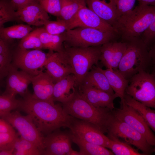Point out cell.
<instances>
[{"label":"cell","instance_id":"1","mask_svg":"<svg viewBox=\"0 0 155 155\" xmlns=\"http://www.w3.org/2000/svg\"><path fill=\"white\" fill-rule=\"evenodd\" d=\"M28 115L39 131L47 135L60 128H69L74 117L64 110L62 104H53L33 98L29 93L18 109Z\"/></svg>","mask_w":155,"mask_h":155},{"label":"cell","instance_id":"2","mask_svg":"<svg viewBox=\"0 0 155 155\" xmlns=\"http://www.w3.org/2000/svg\"><path fill=\"white\" fill-rule=\"evenodd\" d=\"M125 49L118 70L129 80L142 71H148L152 65L149 49L140 37L121 38Z\"/></svg>","mask_w":155,"mask_h":155},{"label":"cell","instance_id":"3","mask_svg":"<svg viewBox=\"0 0 155 155\" xmlns=\"http://www.w3.org/2000/svg\"><path fill=\"white\" fill-rule=\"evenodd\" d=\"M65 111L76 118L92 123L97 127L104 133L107 128L112 111L106 107H98L87 101L80 94L78 89L72 98L62 104Z\"/></svg>","mask_w":155,"mask_h":155},{"label":"cell","instance_id":"4","mask_svg":"<svg viewBox=\"0 0 155 155\" xmlns=\"http://www.w3.org/2000/svg\"><path fill=\"white\" fill-rule=\"evenodd\" d=\"M101 46L86 47L64 46L62 52L71 67L77 88L93 66L98 65L100 61Z\"/></svg>","mask_w":155,"mask_h":155},{"label":"cell","instance_id":"5","mask_svg":"<svg viewBox=\"0 0 155 155\" xmlns=\"http://www.w3.org/2000/svg\"><path fill=\"white\" fill-rule=\"evenodd\" d=\"M155 6L139 3L130 11L121 16L115 29L121 38L141 37L150 25Z\"/></svg>","mask_w":155,"mask_h":155},{"label":"cell","instance_id":"6","mask_svg":"<svg viewBox=\"0 0 155 155\" xmlns=\"http://www.w3.org/2000/svg\"><path fill=\"white\" fill-rule=\"evenodd\" d=\"M64 46L86 47L101 46L115 40L119 36L116 32H104L85 27H78L67 30L63 34Z\"/></svg>","mask_w":155,"mask_h":155},{"label":"cell","instance_id":"7","mask_svg":"<svg viewBox=\"0 0 155 155\" xmlns=\"http://www.w3.org/2000/svg\"><path fill=\"white\" fill-rule=\"evenodd\" d=\"M144 105L155 109V71H142L129 80L125 92Z\"/></svg>","mask_w":155,"mask_h":155},{"label":"cell","instance_id":"8","mask_svg":"<svg viewBox=\"0 0 155 155\" xmlns=\"http://www.w3.org/2000/svg\"><path fill=\"white\" fill-rule=\"evenodd\" d=\"M107 136H112L135 146L145 155H151L154 147L150 145L144 137L125 122L112 114L107 128Z\"/></svg>","mask_w":155,"mask_h":155},{"label":"cell","instance_id":"9","mask_svg":"<svg viewBox=\"0 0 155 155\" xmlns=\"http://www.w3.org/2000/svg\"><path fill=\"white\" fill-rule=\"evenodd\" d=\"M1 118L16 129L21 137L36 145L42 155L44 150V135L39 131L29 116L23 115L18 111H16Z\"/></svg>","mask_w":155,"mask_h":155},{"label":"cell","instance_id":"10","mask_svg":"<svg viewBox=\"0 0 155 155\" xmlns=\"http://www.w3.org/2000/svg\"><path fill=\"white\" fill-rule=\"evenodd\" d=\"M48 56L41 50L24 49L18 46L13 52L12 64L32 76L43 71Z\"/></svg>","mask_w":155,"mask_h":155},{"label":"cell","instance_id":"11","mask_svg":"<svg viewBox=\"0 0 155 155\" xmlns=\"http://www.w3.org/2000/svg\"><path fill=\"white\" fill-rule=\"evenodd\" d=\"M120 104V108L112 110L113 115L141 133L150 145L155 147V135L142 115L125 101L121 102Z\"/></svg>","mask_w":155,"mask_h":155},{"label":"cell","instance_id":"12","mask_svg":"<svg viewBox=\"0 0 155 155\" xmlns=\"http://www.w3.org/2000/svg\"><path fill=\"white\" fill-rule=\"evenodd\" d=\"M69 128L72 133L86 141L108 148L109 138L92 123L74 117Z\"/></svg>","mask_w":155,"mask_h":155},{"label":"cell","instance_id":"13","mask_svg":"<svg viewBox=\"0 0 155 155\" xmlns=\"http://www.w3.org/2000/svg\"><path fill=\"white\" fill-rule=\"evenodd\" d=\"M72 142L70 131L57 129L44 137V150L42 155H70L73 150L71 147Z\"/></svg>","mask_w":155,"mask_h":155},{"label":"cell","instance_id":"14","mask_svg":"<svg viewBox=\"0 0 155 155\" xmlns=\"http://www.w3.org/2000/svg\"><path fill=\"white\" fill-rule=\"evenodd\" d=\"M68 22L69 30L77 27H85L104 32H117L114 27L100 18L87 5L81 8Z\"/></svg>","mask_w":155,"mask_h":155},{"label":"cell","instance_id":"15","mask_svg":"<svg viewBox=\"0 0 155 155\" xmlns=\"http://www.w3.org/2000/svg\"><path fill=\"white\" fill-rule=\"evenodd\" d=\"M32 76L13 65H11L7 76L5 90L3 93L15 96L19 94L23 98L29 92L28 85L32 83Z\"/></svg>","mask_w":155,"mask_h":155},{"label":"cell","instance_id":"16","mask_svg":"<svg viewBox=\"0 0 155 155\" xmlns=\"http://www.w3.org/2000/svg\"><path fill=\"white\" fill-rule=\"evenodd\" d=\"M44 67L55 84L73 73L71 66L64 58L62 52L49 51Z\"/></svg>","mask_w":155,"mask_h":155},{"label":"cell","instance_id":"17","mask_svg":"<svg viewBox=\"0 0 155 155\" xmlns=\"http://www.w3.org/2000/svg\"><path fill=\"white\" fill-rule=\"evenodd\" d=\"M125 49V44L122 40L106 43L101 46L100 61L106 69H117Z\"/></svg>","mask_w":155,"mask_h":155},{"label":"cell","instance_id":"18","mask_svg":"<svg viewBox=\"0 0 155 155\" xmlns=\"http://www.w3.org/2000/svg\"><path fill=\"white\" fill-rule=\"evenodd\" d=\"M80 94L89 102L95 106L106 107L112 111L115 108L114 100L118 96L89 86L82 84L78 88Z\"/></svg>","mask_w":155,"mask_h":155},{"label":"cell","instance_id":"19","mask_svg":"<svg viewBox=\"0 0 155 155\" xmlns=\"http://www.w3.org/2000/svg\"><path fill=\"white\" fill-rule=\"evenodd\" d=\"M85 1L89 8L115 29L120 17L115 0H85Z\"/></svg>","mask_w":155,"mask_h":155},{"label":"cell","instance_id":"20","mask_svg":"<svg viewBox=\"0 0 155 155\" xmlns=\"http://www.w3.org/2000/svg\"><path fill=\"white\" fill-rule=\"evenodd\" d=\"M31 83L34 91L32 94L33 98L55 104L53 98L55 83L46 72L42 71L32 76Z\"/></svg>","mask_w":155,"mask_h":155},{"label":"cell","instance_id":"21","mask_svg":"<svg viewBox=\"0 0 155 155\" xmlns=\"http://www.w3.org/2000/svg\"><path fill=\"white\" fill-rule=\"evenodd\" d=\"M20 20L28 25L39 26L44 25L49 16L36 1L16 10Z\"/></svg>","mask_w":155,"mask_h":155},{"label":"cell","instance_id":"22","mask_svg":"<svg viewBox=\"0 0 155 155\" xmlns=\"http://www.w3.org/2000/svg\"><path fill=\"white\" fill-rule=\"evenodd\" d=\"M77 88L75 79L71 73L54 84L53 98L54 101L64 104L71 99L75 94Z\"/></svg>","mask_w":155,"mask_h":155},{"label":"cell","instance_id":"23","mask_svg":"<svg viewBox=\"0 0 155 155\" xmlns=\"http://www.w3.org/2000/svg\"><path fill=\"white\" fill-rule=\"evenodd\" d=\"M82 84L94 87L111 94H115L106 75L98 66H93L84 79Z\"/></svg>","mask_w":155,"mask_h":155},{"label":"cell","instance_id":"24","mask_svg":"<svg viewBox=\"0 0 155 155\" xmlns=\"http://www.w3.org/2000/svg\"><path fill=\"white\" fill-rule=\"evenodd\" d=\"M102 70L106 75L115 93L120 98L121 102H124L125 90L128 85L129 80L125 78L118 69L115 70L111 68L105 69H102Z\"/></svg>","mask_w":155,"mask_h":155},{"label":"cell","instance_id":"25","mask_svg":"<svg viewBox=\"0 0 155 155\" xmlns=\"http://www.w3.org/2000/svg\"><path fill=\"white\" fill-rule=\"evenodd\" d=\"M71 133L72 142L78 146L80 155H114L106 148L88 142Z\"/></svg>","mask_w":155,"mask_h":155},{"label":"cell","instance_id":"26","mask_svg":"<svg viewBox=\"0 0 155 155\" xmlns=\"http://www.w3.org/2000/svg\"><path fill=\"white\" fill-rule=\"evenodd\" d=\"M124 99L125 103L137 111L151 129L155 132V110L152 109L150 108L135 100L125 93Z\"/></svg>","mask_w":155,"mask_h":155},{"label":"cell","instance_id":"27","mask_svg":"<svg viewBox=\"0 0 155 155\" xmlns=\"http://www.w3.org/2000/svg\"><path fill=\"white\" fill-rule=\"evenodd\" d=\"M39 36L43 49L59 52L63 50L64 39L63 34L59 35L51 34L43 27L41 28Z\"/></svg>","mask_w":155,"mask_h":155},{"label":"cell","instance_id":"28","mask_svg":"<svg viewBox=\"0 0 155 155\" xmlns=\"http://www.w3.org/2000/svg\"><path fill=\"white\" fill-rule=\"evenodd\" d=\"M33 30L29 25L20 24L9 27L0 28V38L12 41L15 39H22Z\"/></svg>","mask_w":155,"mask_h":155},{"label":"cell","instance_id":"29","mask_svg":"<svg viewBox=\"0 0 155 155\" xmlns=\"http://www.w3.org/2000/svg\"><path fill=\"white\" fill-rule=\"evenodd\" d=\"M61 9L58 18L70 20L82 7L86 6L85 0H60Z\"/></svg>","mask_w":155,"mask_h":155},{"label":"cell","instance_id":"30","mask_svg":"<svg viewBox=\"0 0 155 155\" xmlns=\"http://www.w3.org/2000/svg\"><path fill=\"white\" fill-rule=\"evenodd\" d=\"M109 139L108 148L116 155H145L131 145L113 136H107Z\"/></svg>","mask_w":155,"mask_h":155},{"label":"cell","instance_id":"31","mask_svg":"<svg viewBox=\"0 0 155 155\" xmlns=\"http://www.w3.org/2000/svg\"><path fill=\"white\" fill-rule=\"evenodd\" d=\"M16 10L11 0H0V28L7 22L21 21Z\"/></svg>","mask_w":155,"mask_h":155},{"label":"cell","instance_id":"32","mask_svg":"<svg viewBox=\"0 0 155 155\" xmlns=\"http://www.w3.org/2000/svg\"><path fill=\"white\" fill-rule=\"evenodd\" d=\"M13 155H39L41 154L37 146L21 137L17 139L14 144Z\"/></svg>","mask_w":155,"mask_h":155},{"label":"cell","instance_id":"33","mask_svg":"<svg viewBox=\"0 0 155 155\" xmlns=\"http://www.w3.org/2000/svg\"><path fill=\"white\" fill-rule=\"evenodd\" d=\"M41 28H37L31 32L26 36L21 39L18 46L24 49H43L40 36Z\"/></svg>","mask_w":155,"mask_h":155},{"label":"cell","instance_id":"34","mask_svg":"<svg viewBox=\"0 0 155 155\" xmlns=\"http://www.w3.org/2000/svg\"><path fill=\"white\" fill-rule=\"evenodd\" d=\"M21 100H18L15 96L3 94L0 96V115L1 117L11 112L12 110L18 109Z\"/></svg>","mask_w":155,"mask_h":155},{"label":"cell","instance_id":"35","mask_svg":"<svg viewBox=\"0 0 155 155\" xmlns=\"http://www.w3.org/2000/svg\"><path fill=\"white\" fill-rule=\"evenodd\" d=\"M45 30L52 34L59 35L69 30L68 22L58 18L57 21L48 20L43 27Z\"/></svg>","mask_w":155,"mask_h":155},{"label":"cell","instance_id":"36","mask_svg":"<svg viewBox=\"0 0 155 155\" xmlns=\"http://www.w3.org/2000/svg\"><path fill=\"white\" fill-rule=\"evenodd\" d=\"M13 51L11 50L0 54V81L7 75L12 63Z\"/></svg>","mask_w":155,"mask_h":155},{"label":"cell","instance_id":"37","mask_svg":"<svg viewBox=\"0 0 155 155\" xmlns=\"http://www.w3.org/2000/svg\"><path fill=\"white\" fill-rule=\"evenodd\" d=\"M48 13L59 18L61 9L60 0H37Z\"/></svg>","mask_w":155,"mask_h":155},{"label":"cell","instance_id":"38","mask_svg":"<svg viewBox=\"0 0 155 155\" xmlns=\"http://www.w3.org/2000/svg\"><path fill=\"white\" fill-rule=\"evenodd\" d=\"M18 137L15 131L0 133V150L15 149L14 144Z\"/></svg>","mask_w":155,"mask_h":155},{"label":"cell","instance_id":"39","mask_svg":"<svg viewBox=\"0 0 155 155\" xmlns=\"http://www.w3.org/2000/svg\"><path fill=\"white\" fill-rule=\"evenodd\" d=\"M140 37L149 48L155 40V12L150 25Z\"/></svg>","mask_w":155,"mask_h":155},{"label":"cell","instance_id":"40","mask_svg":"<svg viewBox=\"0 0 155 155\" xmlns=\"http://www.w3.org/2000/svg\"><path fill=\"white\" fill-rule=\"evenodd\" d=\"M136 0H115L120 17L132 10Z\"/></svg>","mask_w":155,"mask_h":155},{"label":"cell","instance_id":"41","mask_svg":"<svg viewBox=\"0 0 155 155\" xmlns=\"http://www.w3.org/2000/svg\"><path fill=\"white\" fill-rule=\"evenodd\" d=\"M13 127L4 119H0V133H7L15 131Z\"/></svg>","mask_w":155,"mask_h":155},{"label":"cell","instance_id":"42","mask_svg":"<svg viewBox=\"0 0 155 155\" xmlns=\"http://www.w3.org/2000/svg\"><path fill=\"white\" fill-rule=\"evenodd\" d=\"M16 10L29 4L37 1V0H11Z\"/></svg>","mask_w":155,"mask_h":155},{"label":"cell","instance_id":"43","mask_svg":"<svg viewBox=\"0 0 155 155\" xmlns=\"http://www.w3.org/2000/svg\"><path fill=\"white\" fill-rule=\"evenodd\" d=\"M149 52L152 60V65L155 67V40L149 47Z\"/></svg>","mask_w":155,"mask_h":155},{"label":"cell","instance_id":"44","mask_svg":"<svg viewBox=\"0 0 155 155\" xmlns=\"http://www.w3.org/2000/svg\"><path fill=\"white\" fill-rule=\"evenodd\" d=\"M139 3L144 5L155 6V0H137Z\"/></svg>","mask_w":155,"mask_h":155},{"label":"cell","instance_id":"45","mask_svg":"<svg viewBox=\"0 0 155 155\" xmlns=\"http://www.w3.org/2000/svg\"><path fill=\"white\" fill-rule=\"evenodd\" d=\"M15 149L9 150H0V155H13V153Z\"/></svg>","mask_w":155,"mask_h":155},{"label":"cell","instance_id":"46","mask_svg":"<svg viewBox=\"0 0 155 155\" xmlns=\"http://www.w3.org/2000/svg\"><path fill=\"white\" fill-rule=\"evenodd\" d=\"M154 152H155V147H154Z\"/></svg>","mask_w":155,"mask_h":155}]
</instances>
